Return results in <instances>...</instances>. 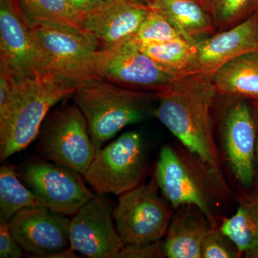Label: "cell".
<instances>
[{
	"instance_id": "cell-1",
	"label": "cell",
	"mask_w": 258,
	"mask_h": 258,
	"mask_svg": "<svg viewBox=\"0 0 258 258\" xmlns=\"http://www.w3.org/2000/svg\"><path fill=\"white\" fill-rule=\"evenodd\" d=\"M211 75L196 73L178 77L171 87L156 93L159 103L153 115L221 183L210 115L217 96Z\"/></svg>"
},
{
	"instance_id": "cell-2",
	"label": "cell",
	"mask_w": 258,
	"mask_h": 258,
	"mask_svg": "<svg viewBox=\"0 0 258 258\" xmlns=\"http://www.w3.org/2000/svg\"><path fill=\"white\" fill-rule=\"evenodd\" d=\"M79 85L47 74L18 80L8 106L0 111L1 161L28 147L51 108L74 94Z\"/></svg>"
},
{
	"instance_id": "cell-3",
	"label": "cell",
	"mask_w": 258,
	"mask_h": 258,
	"mask_svg": "<svg viewBox=\"0 0 258 258\" xmlns=\"http://www.w3.org/2000/svg\"><path fill=\"white\" fill-rule=\"evenodd\" d=\"M74 94L98 149L122 129L153 115V101L157 99L156 93L128 89L100 78L82 81Z\"/></svg>"
},
{
	"instance_id": "cell-4",
	"label": "cell",
	"mask_w": 258,
	"mask_h": 258,
	"mask_svg": "<svg viewBox=\"0 0 258 258\" xmlns=\"http://www.w3.org/2000/svg\"><path fill=\"white\" fill-rule=\"evenodd\" d=\"M40 56V74H51L76 83L96 78L100 49L77 29L41 23L32 24Z\"/></svg>"
},
{
	"instance_id": "cell-5",
	"label": "cell",
	"mask_w": 258,
	"mask_h": 258,
	"mask_svg": "<svg viewBox=\"0 0 258 258\" xmlns=\"http://www.w3.org/2000/svg\"><path fill=\"white\" fill-rule=\"evenodd\" d=\"M147 164L143 138L130 131L98 151L83 179L97 195L119 197L142 184Z\"/></svg>"
},
{
	"instance_id": "cell-6",
	"label": "cell",
	"mask_w": 258,
	"mask_h": 258,
	"mask_svg": "<svg viewBox=\"0 0 258 258\" xmlns=\"http://www.w3.org/2000/svg\"><path fill=\"white\" fill-rule=\"evenodd\" d=\"M153 174L147 184L119 196L113 210L117 230L125 245H144L160 242L172 218L167 200L159 195Z\"/></svg>"
},
{
	"instance_id": "cell-7",
	"label": "cell",
	"mask_w": 258,
	"mask_h": 258,
	"mask_svg": "<svg viewBox=\"0 0 258 258\" xmlns=\"http://www.w3.org/2000/svg\"><path fill=\"white\" fill-rule=\"evenodd\" d=\"M40 134L38 152L42 157L83 176L99 150L91 140L86 118L75 103L56 110Z\"/></svg>"
},
{
	"instance_id": "cell-8",
	"label": "cell",
	"mask_w": 258,
	"mask_h": 258,
	"mask_svg": "<svg viewBox=\"0 0 258 258\" xmlns=\"http://www.w3.org/2000/svg\"><path fill=\"white\" fill-rule=\"evenodd\" d=\"M95 76L121 87L153 93L166 91L178 78L161 69L130 40L100 50Z\"/></svg>"
},
{
	"instance_id": "cell-9",
	"label": "cell",
	"mask_w": 258,
	"mask_h": 258,
	"mask_svg": "<svg viewBox=\"0 0 258 258\" xmlns=\"http://www.w3.org/2000/svg\"><path fill=\"white\" fill-rule=\"evenodd\" d=\"M225 98L220 129L226 159L235 179L251 187L256 177L257 118L248 100Z\"/></svg>"
},
{
	"instance_id": "cell-10",
	"label": "cell",
	"mask_w": 258,
	"mask_h": 258,
	"mask_svg": "<svg viewBox=\"0 0 258 258\" xmlns=\"http://www.w3.org/2000/svg\"><path fill=\"white\" fill-rule=\"evenodd\" d=\"M67 216L47 208H27L9 223L12 234L25 252L36 257H76L70 240Z\"/></svg>"
},
{
	"instance_id": "cell-11",
	"label": "cell",
	"mask_w": 258,
	"mask_h": 258,
	"mask_svg": "<svg viewBox=\"0 0 258 258\" xmlns=\"http://www.w3.org/2000/svg\"><path fill=\"white\" fill-rule=\"evenodd\" d=\"M105 196L96 194L70 221L71 247L86 257L118 258L125 246L113 219L114 204Z\"/></svg>"
},
{
	"instance_id": "cell-12",
	"label": "cell",
	"mask_w": 258,
	"mask_h": 258,
	"mask_svg": "<svg viewBox=\"0 0 258 258\" xmlns=\"http://www.w3.org/2000/svg\"><path fill=\"white\" fill-rule=\"evenodd\" d=\"M19 176L47 208L66 216H74L96 195L88 189L81 174L46 161L28 163Z\"/></svg>"
},
{
	"instance_id": "cell-13",
	"label": "cell",
	"mask_w": 258,
	"mask_h": 258,
	"mask_svg": "<svg viewBox=\"0 0 258 258\" xmlns=\"http://www.w3.org/2000/svg\"><path fill=\"white\" fill-rule=\"evenodd\" d=\"M154 175L163 196L174 209L192 206L216 225L212 195L207 183L174 148L164 146L159 152Z\"/></svg>"
},
{
	"instance_id": "cell-14",
	"label": "cell",
	"mask_w": 258,
	"mask_h": 258,
	"mask_svg": "<svg viewBox=\"0 0 258 258\" xmlns=\"http://www.w3.org/2000/svg\"><path fill=\"white\" fill-rule=\"evenodd\" d=\"M0 67L18 80L40 74L33 27L17 0H0Z\"/></svg>"
},
{
	"instance_id": "cell-15",
	"label": "cell",
	"mask_w": 258,
	"mask_h": 258,
	"mask_svg": "<svg viewBox=\"0 0 258 258\" xmlns=\"http://www.w3.org/2000/svg\"><path fill=\"white\" fill-rule=\"evenodd\" d=\"M140 0H103L81 15V27L101 50L127 41L152 10Z\"/></svg>"
},
{
	"instance_id": "cell-16",
	"label": "cell",
	"mask_w": 258,
	"mask_h": 258,
	"mask_svg": "<svg viewBox=\"0 0 258 258\" xmlns=\"http://www.w3.org/2000/svg\"><path fill=\"white\" fill-rule=\"evenodd\" d=\"M198 73L212 74L236 57L258 51V10L243 21L195 42Z\"/></svg>"
},
{
	"instance_id": "cell-17",
	"label": "cell",
	"mask_w": 258,
	"mask_h": 258,
	"mask_svg": "<svg viewBox=\"0 0 258 258\" xmlns=\"http://www.w3.org/2000/svg\"><path fill=\"white\" fill-rule=\"evenodd\" d=\"M180 210L172 217L161 244L164 256L169 258H202L205 236L211 227L207 217L198 209Z\"/></svg>"
},
{
	"instance_id": "cell-18",
	"label": "cell",
	"mask_w": 258,
	"mask_h": 258,
	"mask_svg": "<svg viewBox=\"0 0 258 258\" xmlns=\"http://www.w3.org/2000/svg\"><path fill=\"white\" fill-rule=\"evenodd\" d=\"M148 5L189 41L216 33L210 10L198 0H149Z\"/></svg>"
},
{
	"instance_id": "cell-19",
	"label": "cell",
	"mask_w": 258,
	"mask_h": 258,
	"mask_svg": "<svg viewBox=\"0 0 258 258\" xmlns=\"http://www.w3.org/2000/svg\"><path fill=\"white\" fill-rule=\"evenodd\" d=\"M217 95L248 100L258 106V51L239 56L211 75Z\"/></svg>"
},
{
	"instance_id": "cell-20",
	"label": "cell",
	"mask_w": 258,
	"mask_h": 258,
	"mask_svg": "<svg viewBox=\"0 0 258 258\" xmlns=\"http://www.w3.org/2000/svg\"><path fill=\"white\" fill-rule=\"evenodd\" d=\"M220 229L235 243L241 257L258 258V191L241 202Z\"/></svg>"
},
{
	"instance_id": "cell-21",
	"label": "cell",
	"mask_w": 258,
	"mask_h": 258,
	"mask_svg": "<svg viewBox=\"0 0 258 258\" xmlns=\"http://www.w3.org/2000/svg\"><path fill=\"white\" fill-rule=\"evenodd\" d=\"M139 49L161 69L176 77L198 73L195 42L184 37Z\"/></svg>"
},
{
	"instance_id": "cell-22",
	"label": "cell",
	"mask_w": 258,
	"mask_h": 258,
	"mask_svg": "<svg viewBox=\"0 0 258 258\" xmlns=\"http://www.w3.org/2000/svg\"><path fill=\"white\" fill-rule=\"evenodd\" d=\"M35 207L47 208V205L23 181H20L14 166L11 164L2 166L0 168V223L9 222L24 208Z\"/></svg>"
},
{
	"instance_id": "cell-23",
	"label": "cell",
	"mask_w": 258,
	"mask_h": 258,
	"mask_svg": "<svg viewBox=\"0 0 258 258\" xmlns=\"http://www.w3.org/2000/svg\"><path fill=\"white\" fill-rule=\"evenodd\" d=\"M30 23H47L83 31L81 15L68 0H17Z\"/></svg>"
},
{
	"instance_id": "cell-24",
	"label": "cell",
	"mask_w": 258,
	"mask_h": 258,
	"mask_svg": "<svg viewBox=\"0 0 258 258\" xmlns=\"http://www.w3.org/2000/svg\"><path fill=\"white\" fill-rule=\"evenodd\" d=\"M181 37L180 32L163 15L152 9L128 40L138 48H142Z\"/></svg>"
},
{
	"instance_id": "cell-25",
	"label": "cell",
	"mask_w": 258,
	"mask_h": 258,
	"mask_svg": "<svg viewBox=\"0 0 258 258\" xmlns=\"http://www.w3.org/2000/svg\"><path fill=\"white\" fill-rule=\"evenodd\" d=\"M211 13L216 32L235 26L258 10V0H210Z\"/></svg>"
},
{
	"instance_id": "cell-26",
	"label": "cell",
	"mask_w": 258,
	"mask_h": 258,
	"mask_svg": "<svg viewBox=\"0 0 258 258\" xmlns=\"http://www.w3.org/2000/svg\"><path fill=\"white\" fill-rule=\"evenodd\" d=\"M241 254L235 243L216 225L211 226L202 248L203 258H237Z\"/></svg>"
},
{
	"instance_id": "cell-27",
	"label": "cell",
	"mask_w": 258,
	"mask_h": 258,
	"mask_svg": "<svg viewBox=\"0 0 258 258\" xmlns=\"http://www.w3.org/2000/svg\"><path fill=\"white\" fill-rule=\"evenodd\" d=\"M23 249L12 234L8 222L0 223V257H23Z\"/></svg>"
},
{
	"instance_id": "cell-28",
	"label": "cell",
	"mask_w": 258,
	"mask_h": 258,
	"mask_svg": "<svg viewBox=\"0 0 258 258\" xmlns=\"http://www.w3.org/2000/svg\"><path fill=\"white\" fill-rule=\"evenodd\" d=\"M164 257L160 242L144 245H125L118 258H157Z\"/></svg>"
},
{
	"instance_id": "cell-29",
	"label": "cell",
	"mask_w": 258,
	"mask_h": 258,
	"mask_svg": "<svg viewBox=\"0 0 258 258\" xmlns=\"http://www.w3.org/2000/svg\"><path fill=\"white\" fill-rule=\"evenodd\" d=\"M71 6L81 15L99 5L103 0H68Z\"/></svg>"
},
{
	"instance_id": "cell-30",
	"label": "cell",
	"mask_w": 258,
	"mask_h": 258,
	"mask_svg": "<svg viewBox=\"0 0 258 258\" xmlns=\"http://www.w3.org/2000/svg\"><path fill=\"white\" fill-rule=\"evenodd\" d=\"M258 108V106H257ZM256 181L258 189V114L257 117V151H256Z\"/></svg>"
},
{
	"instance_id": "cell-31",
	"label": "cell",
	"mask_w": 258,
	"mask_h": 258,
	"mask_svg": "<svg viewBox=\"0 0 258 258\" xmlns=\"http://www.w3.org/2000/svg\"><path fill=\"white\" fill-rule=\"evenodd\" d=\"M210 0H205V5H206L207 7H208V8L209 9V4H210Z\"/></svg>"
},
{
	"instance_id": "cell-32",
	"label": "cell",
	"mask_w": 258,
	"mask_h": 258,
	"mask_svg": "<svg viewBox=\"0 0 258 258\" xmlns=\"http://www.w3.org/2000/svg\"><path fill=\"white\" fill-rule=\"evenodd\" d=\"M198 1L201 2L202 3H203V4L205 5V0H198ZM205 6H206V5H205ZM207 8H208V7H207Z\"/></svg>"
},
{
	"instance_id": "cell-33",
	"label": "cell",
	"mask_w": 258,
	"mask_h": 258,
	"mask_svg": "<svg viewBox=\"0 0 258 258\" xmlns=\"http://www.w3.org/2000/svg\"><path fill=\"white\" fill-rule=\"evenodd\" d=\"M140 1L144 2V3H147L148 4V3H149V0H140Z\"/></svg>"
}]
</instances>
